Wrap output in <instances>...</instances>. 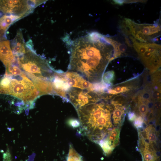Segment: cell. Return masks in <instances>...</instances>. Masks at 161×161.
<instances>
[{
    "label": "cell",
    "instance_id": "6da1fadb",
    "mask_svg": "<svg viewBox=\"0 0 161 161\" xmlns=\"http://www.w3.org/2000/svg\"><path fill=\"white\" fill-rule=\"evenodd\" d=\"M68 69L91 83L100 82L110 61L114 59V47L107 37L93 32L80 37L71 45Z\"/></svg>",
    "mask_w": 161,
    "mask_h": 161
},
{
    "label": "cell",
    "instance_id": "7a4b0ae2",
    "mask_svg": "<svg viewBox=\"0 0 161 161\" xmlns=\"http://www.w3.org/2000/svg\"><path fill=\"white\" fill-rule=\"evenodd\" d=\"M113 108L104 102H97L76 110L83 134L98 143L112 128Z\"/></svg>",
    "mask_w": 161,
    "mask_h": 161
},
{
    "label": "cell",
    "instance_id": "3957f363",
    "mask_svg": "<svg viewBox=\"0 0 161 161\" xmlns=\"http://www.w3.org/2000/svg\"><path fill=\"white\" fill-rule=\"evenodd\" d=\"M0 94L10 95L25 103L32 102L40 96L32 81L24 73L14 75L6 72L0 82Z\"/></svg>",
    "mask_w": 161,
    "mask_h": 161
},
{
    "label": "cell",
    "instance_id": "277c9868",
    "mask_svg": "<svg viewBox=\"0 0 161 161\" xmlns=\"http://www.w3.org/2000/svg\"><path fill=\"white\" fill-rule=\"evenodd\" d=\"M120 28L126 35H131L142 42H149L159 36L161 33L160 27L157 22L154 24H140L126 18L122 22Z\"/></svg>",
    "mask_w": 161,
    "mask_h": 161
},
{
    "label": "cell",
    "instance_id": "5b68a950",
    "mask_svg": "<svg viewBox=\"0 0 161 161\" xmlns=\"http://www.w3.org/2000/svg\"><path fill=\"white\" fill-rule=\"evenodd\" d=\"M130 38L139 58L146 68L153 73L161 66V47L159 44L138 42L132 36Z\"/></svg>",
    "mask_w": 161,
    "mask_h": 161
},
{
    "label": "cell",
    "instance_id": "8992f818",
    "mask_svg": "<svg viewBox=\"0 0 161 161\" xmlns=\"http://www.w3.org/2000/svg\"><path fill=\"white\" fill-rule=\"evenodd\" d=\"M29 51L25 54L18 56V65L26 73L33 74L44 80H51L52 69L44 60Z\"/></svg>",
    "mask_w": 161,
    "mask_h": 161
},
{
    "label": "cell",
    "instance_id": "52a82bcc",
    "mask_svg": "<svg viewBox=\"0 0 161 161\" xmlns=\"http://www.w3.org/2000/svg\"><path fill=\"white\" fill-rule=\"evenodd\" d=\"M103 94L86 89L71 87L67 91L66 97L76 110L86 106L98 102Z\"/></svg>",
    "mask_w": 161,
    "mask_h": 161
},
{
    "label": "cell",
    "instance_id": "ba28073f",
    "mask_svg": "<svg viewBox=\"0 0 161 161\" xmlns=\"http://www.w3.org/2000/svg\"><path fill=\"white\" fill-rule=\"evenodd\" d=\"M44 1L0 0V10L21 18L32 12L33 9Z\"/></svg>",
    "mask_w": 161,
    "mask_h": 161
},
{
    "label": "cell",
    "instance_id": "9c48e42d",
    "mask_svg": "<svg viewBox=\"0 0 161 161\" xmlns=\"http://www.w3.org/2000/svg\"><path fill=\"white\" fill-rule=\"evenodd\" d=\"M59 74L60 77L72 87L94 90V84L87 81L76 72L69 71L65 73H59Z\"/></svg>",
    "mask_w": 161,
    "mask_h": 161
},
{
    "label": "cell",
    "instance_id": "30bf717a",
    "mask_svg": "<svg viewBox=\"0 0 161 161\" xmlns=\"http://www.w3.org/2000/svg\"><path fill=\"white\" fill-rule=\"evenodd\" d=\"M139 148L143 161H156L157 156L155 147L146 139L139 136Z\"/></svg>",
    "mask_w": 161,
    "mask_h": 161
},
{
    "label": "cell",
    "instance_id": "8fae6325",
    "mask_svg": "<svg viewBox=\"0 0 161 161\" xmlns=\"http://www.w3.org/2000/svg\"><path fill=\"white\" fill-rule=\"evenodd\" d=\"M111 105L113 108L112 117L113 124L115 127L120 128L123 123L126 109L117 101H112Z\"/></svg>",
    "mask_w": 161,
    "mask_h": 161
},
{
    "label": "cell",
    "instance_id": "7c38bea8",
    "mask_svg": "<svg viewBox=\"0 0 161 161\" xmlns=\"http://www.w3.org/2000/svg\"><path fill=\"white\" fill-rule=\"evenodd\" d=\"M26 73L32 80L34 85L39 91L40 96L51 94L54 92L52 83L48 80L41 78L32 74Z\"/></svg>",
    "mask_w": 161,
    "mask_h": 161
},
{
    "label": "cell",
    "instance_id": "4fadbf2b",
    "mask_svg": "<svg viewBox=\"0 0 161 161\" xmlns=\"http://www.w3.org/2000/svg\"><path fill=\"white\" fill-rule=\"evenodd\" d=\"M11 44L14 55L19 56L25 54L29 51L25 44L20 30L18 31L15 37L11 41Z\"/></svg>",
    "mask_w": 161,
    "mask_h": 161
},
{
    "label": "cell",
    "instance_id": "5bb4252c",
    "mask_svg": "<svg viewBox=\"0 0 161 161\" xmlns=\"http://www.w3.org/2000/svg\"><path fill=\"white\" fill-rule=\"evenodd\" d=\"M14 58L9 40L0 41V60L7 67Z\"/></svg>",
    "mask_w": 161,
    "mask_h": 161
},
{
    "label": "cell",
    "instance_id": "9a60e30c",
    "mask_svg": "<svg viewBox=\"0 0 161 161\" xmlns=\"http://www.w3.org/2000/svg\"><path fill=\"white\" fill-rule=\"evenodd\" d=\"M21 18L13 15H4L0 18V39L3 38L8 27L13 22Z\"/></svg>",
    "mask_w": 161,
    "mask_h": 161
},
{
    "label": "cell",
    "instance_id": "2e32d148",
    "mask_svg": "<svg viewBox=\"0 0 161 161\" xmlns=\"http://www.w3.org/2000/svg\"><path fill=\"white\" fill-rule=\"evenodd\" d=\"M120 128H112L103 138L113 150L119 144Z\"/></svg>",
    "mask_w": 161,
    "mask_h": 161
},
{
    "label": "cell",
    "instance_id": "e0dca14e",
    "mask_svg": "<svg viewBox=\"0 0 161 161\" xmlns=\"http://www.w3.org/2000/svg\"><path fill=\"white\" fill-rule=\"evenodd\" d=\"M137 100V112L139 116L143 117L145 121V118L147 116H148V112L150 111L149 108V105L151 100L144 98L139 95L138 97Z\"/></svg>",
    "mask_w": 161,
    "mask_h": 161
},
{
    "label": "cell",
    "instance_id": "ac0fdd59",
    "mask_svg": "<svg viewBox=\"0 0 161 161\" xmlns=\"http://www.w3.org/2000/svg\"><path fill=\"white\" fill-rule=\"evenodd\" d=\"M115 73L113 71H109L103 74L102 80L106 84L110 85L114 80Z\"/></svg>",
    "mask_w": 161,
    "mask_h": 161
},
{
    "label": "cell",
    "instance_id": "d6986e66",
    "mask_svg": "<svg viewBox=\"0 0 161 161\" xmlns=\"http://www.w3.org/2000/svg\"><path fill=\"white\" fill-rule=\"evenodd\" d=\"M130 89L128 86H117L112 89H110L108 93L113 95H117L119 93H124L129 91Z\"/></svg>",
    "mask_w": 161,
    "mask_h": 161
},
{
    "label": "cell",
    "instance_id": "ffe728a7",
    "mask_svg": "<svg viewBox=\"0 0 161 161\" xmlns=\"http://www.w3.org/2000/svg\"><path fill=\"white\" fill-rule=\"evenodd\" d=\"M145 120L141 117L139 116L133 122L134 126L137 129H143L144 127Z\"/></svg>",
    "mask_w": 161,
    "mask_h": 161
},
{
    "label": "cell",
    "instance_id": "44dd1931",
    "mask_svg": "<svg viewBox=\"0 0 161 161\" xmlns=\"http://www.w3.org/2000/svg\"><path fill=\"white\" fill-rule=\"evenodd\" d=\"M127 115L129 120L132 122H133L137 117L136 114L133 112H129L128 113Z\"/></svg>",
    "mask_w": 161,
    "mask_h": 161
},
{
    "label": "cell",
    "instance_id": "7402d4cb",
    "mask_svg": "<svg viewBox=\"0 0 161 161\" xmlns=\"http://www.w3.org/2000/svg\"><path fill=\"white\" fill-rule=\"evenodd\" d=\"M70 123L73 127H76V126H79L80 123L76 120H72L70 121Z\"/></svg>",
    "mask_w": 161,
    "mask_h": 161
},
{
    "label": "cell",
    "instance_id": "603a6c76",
    "mask_svg": "<svg viewBox=\"0 0 161 161\" xmlns=\"http://www.w3.org/2000/svg\"><path fill=\"white\" fill-rule=\"evenodd\" d=\"M114 3L119 5H122L124 2V1L114 0Z\"/></svg>",
    "mask_w": 161,
    "mask_h": 161
},
{
    "label": "cell",
    "instance_id": "cb8c5ba5",
    "mask_svg": "<svg viewBox=\"0 0 161 161\" xmlns=\"http://www.w3.org/2000/svg\"><path fill=\"white\" fill-rule=\"evenodd\" d=\"M1 15V13L0 12V16Z\"/></svg>",
    "mask_w": 161,
    "mask_h": 161
}]
</instances>
